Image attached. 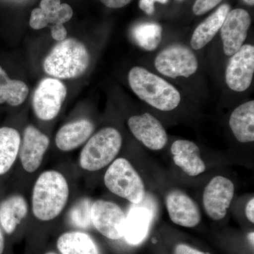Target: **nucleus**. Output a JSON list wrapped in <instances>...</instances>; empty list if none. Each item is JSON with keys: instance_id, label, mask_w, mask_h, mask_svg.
<instances>
[{"instance_id": "obj_1", "label": "nucleus", "mask_w": 254, "mask_h": 254, "mask_svg": "<svg viewBox=\"0 0 254 254\" xmlns=\"http://www.w3.org/2000/svg\"><path fill=\"white\" fill-rule=\"evenodd\" d=\"M69 189L64 176L55 170L44 172L37 179L32 194L33 215L41 221L59 216L67 203Z\"/></svg>"}, {"instance_id": "obj_2", "label": "nucleus", "mask_w": 254, "mask_h": 254, "mask_svg": "<svg viewBox=\"0 0 254 254\" xmlns=\"http://www.w3.org/2000/svg\"><path fill=\"white\" fill-rule=\"evenodd\" d=\"M128 83L132 91L145 103L162 111H171L180 105V92L173 85L140 66L128 73Z\"/></svg>"}, {"instance_id": "obj_3", "label": "nucleus", "mask_w": 254, "mask_h": 254, "mask_svg": "<svg viewBox=\"0 0 254 254\" xmlns=\"http://www.w3.org/2000/svg\"><path fill=\"white\" fill-rule=\"evenodd\" d=\"M90 55L86 47L75 38L60 41L51 50L43 63L50 76L58 78L78 77L89 66Z\"/></svg>"}, {"instance_id": "obj_4", "label": "nucleus", "mask_w": 254, "mask_h": 254, "mask_svg": "<svg viewBox=\"0 0 254 254\" xmlns=\"http://www.w3.org/2000/svg\"><path fill=\"white\" fill-rule=\"evenodd\" d=\"M123 145V137L113 127L102 128L88 139L81 150L79 165L83 170L95 172L115 160Z\"/></svg>"}, {"instance_id": "obj_5", "label": "nucleus", "mask_w": 254, "mask_h": 254, "mask_svg": "<svg viewBox=\"0 0 254 254\" xmlns=\"http://www.w3.org/2000/svg\"><path fill=\"white\" fill-rule=\"evenodd\" d=\"M104 182L112 193L133 204H140L144 199L143 180L127 159H116L110 165L105 174Z\"/></svg>"}, {"instance_id": "obj_6", "label": "nucleus", "mask_w": 254, "mask_h": 254, "mask_svg": "<svg viewBox=\"0 0 254 254\" xmlns=\"http://www.w3.org/2000/svg\"><path fill=\"white\" fill-rule=\"evenodd\" d=\"M73 9L67 4H61L60 0H41L40 7L32 11L30 26L40 30L49 26L55 41L66 39L67 31L64 26L73 16Z\"/></svg>"}, {"instance_id": "obj_7", "label": "nucleus", "mask_w": 254, "mask_h": 254, "mask_svg": "<svg viewBox=\"0 0 254 254\" xmlns=\"http://www.w3.org/2000/svg\"><path fill=\"white\" fill-rule=\"evenodd\" d=\"M198 61L192 50L187 47L175 45L160 52L155 60L159 72L168 77L188 78L198 69Z\"/></svg>"}, {"instance_id": "obj_8", "label": "nucleus", "mask_w": 254, "mask_h": 254, "mask_svg": "<svg viewBox=\"0 0 254 254\" xmlns=\"http://www.w3.org/2000/svg\"><path fill=\"white\" fill-rule=\"evenodd\" d=\"M66 86L57 78H46L41 81L34 92L33 108L40 120L49 121L58 116L66 98Z\"/></svg>"}, {"instance_id": "obj_9", "label": "nucleus", "mask_w": 254, "mask_h": 254, "mask_svg": "<svg viewBox=\"0 0 254 254\" xmlns=\"http://www.w3.org/2000/svg\"><path fill=\"white\" fill-rule=\"evenodd\" d=\"M91 220L92 225L107 238L116 240L124 237L126 215L116 203L95 200L92 203Z\"/></svg>"}, {"instance_id": "obj_10", "label": "nucleus", "mask_w": 254, "mask_h": 254, "mask_svg": "<svg viewBox=\"0 0 254 254\" xmlns=\"http://www.w3.org/2000/svg\"><path fill=\"white\" fill-rule=\"evenodd\" d=\"M234 194L235 185L231 180L222 176L212 179L203 191V206L207 215L214 220L225 218Z\"/></svg>"}, {"instance_id": "obj_11", "label": "nucleus", "mask_w": 254, "mask_h": 254, "mask_svg": "<svg viewBox=\"0 0 254 254\" xmlns=\"http://www.w3.org/2000/svg\"><path fill=\"white\" fill-rule=\"evenodd\" d=\"M254 73V47L242 46L232 55L226 69L225 78L227 86L232 91L243 92L252 83Z\"/></svg>"}, {"instance_id": "obj_12", "label": "nucleus", "mask_w": 254, "mask_h": 254, "mask_svg": "<svg viewBox=\"0 0 254 254\" xmlns=\"http://www.w3.org/2000/svg\"><path fill=\"white\" fill-rule=\"evenodd\" d=\"M251 23L250 15L246 10L229 11L220 28L224 53L227 56H232L243 46Z\"/></svg>"}, {"instance_id": "obj_13", "label": "nucleus", "mask_w": 254, "mask_h": 254, "mask_svg": "<svg viewBox=\"0 0 254 254\" xmlns=\"http://www.w3.org/2000/svg\"><path fill=\"white\" fill-rule=\"evenodd\" d=\"M49 144L48 136L36 127L29 125L25 128L19 149L20 160L25 171L33 173L40 168Z\"/></svg>"}, {"instance_id": "obj_14", "label": "nucleus", "mask_w": 254, "mask_h": 254, "mask_svg": "<svg viewBox=\"0 0 254 254\" xmlns=\"http://www.w3.org/2000/svg\"><path fill=\"white\" fill-rule=\"evenodd\" d=\"M128 125L133 136L150 150L163 149L168 143V135L163 125L149 113L131 117Z\"/></svg>"}, {"instance_id": "obj_15", "label": "nucleus", "mask_w": 254, "mask_h": 254, "mask_svg": "<svg viewBox=\"0 0 254 254\" xmlns=\"http://www.w3.org/2000/svg\"><path fill=\"white\" fill-rule=\"evenodd\" d=\"M169 216L176 225L194 227L201 219L200 210L194 200L181 190H172L165 198Z\"/></svg>"}, {"instance_id": "obj_16", "label": "nucleus", "mask_w": 254, "mask_h": 254, "mask_svg": "<svg viewBox=\"0 0 254 254\" xmlns=\"http://www.w3.org/2000/svg\"><path fill=\"white\" fill-rule=\"evenodd\" d=\"M174 163L185 173L191 177L205 172L206 167L200 158V149L193 142L177 140L171 146Z\"/></svg>"}, {"instance_id": "obj_17", "label": "nucleus", "mask_w": 254, "mask_h": 254, "mask_svg": "<svg viewBox=\"0 0 254 254\" xmlns=\"http://www.w3.org/2000/svg\"><path fill=\"white\" fill-rule=\"evenodd\" d=\"M93 129V124L86 119L66 124L57 133L55 143L60 150L71 151L89 139Z\"/></svg>"}, {"instance_id": "obj_18", "label": "nucleus", "mask_w": 254, "mask_h": 254, "mask_svg": "<svg viewBox=\"0 0 254 254\" xmlns=\"http://www.w3.org/2000/svg\"><path fill=\"white\" fill-rule=\"evenodd\" d=\"M153 214L149 208L134 205L128 210L125 224V241L130 245H138L148 235Z\"/></svg>"}, {"instance_id": "obj_19", "label": "nucleus", "mask_w": 254, "mask_h": 254, "mask_svg": "<svg viewBox=\"0 0 254 254\" xmlns=\"http://www.w3.org/2000/svg\"><path fill=\"white\" fill-rule=\"evenodd\" d=\"M232 133L241 143L254 141V101L247 102L232 112L229 121Z\"/></svg>"}, {"instance_id": "obj_20", "label": "nucleus", "mask_w": 254, "mask_h": 254, "mask_svg": "<svg viewBox=\"0 0 254 254\" xmlns=\"http://www.w3.org/2000/svg\"><path fill=\"white\" fill-rule=\"evenodd\" d=\"M229 11V5H221L195 28L190 40V46L193 50L201 49L213 39L221 28Z\"/></svg>"}, {"instance_id": "obj_21", "label": "nucleus", "mask_w": 254, "mask_h": 254, "mask_svg": "<svg viewBox=\"0 0 254 254\" xmlns=\"http://www.w3.org/2000/svg\"><path fill=\"white\" fill-rule=\"evenodd\" d=\"M26 200L20 195L6 198L0 204V225L6 233H13L28 214Z\"/></svg>"}, {"instance_id": "obj_22", "label": "nucleus", "mask_w": 254, "mask_h": 254, "mask_svg": "<svg viewBox=\"0 0 254 254\" xmlns=\"http://www.w3.org/2000/svg\"><path fill=\"white\" fill-rule=\"evenodd\" d=\"M21 136L15 128H0V175L9 171L19 153Z\"/></svg>"}, {"instance_id": "obj_23", "label": "nucleus", "mask_w": 254, "mask_h": 254, "mask_svg": "<svg viewBox=\"0 0 254 254\" xmlns=\"http://www.w3.org/2000/svg\"><path fill=\"white\" fill-rule=\"evenodd\" d=\"M57 247L62 254H100L94 241L84 232L64 233L58 239Z\"/></svg>"}, {"instance_id": "obj_24", "label": "nucleus", "mask_w": 254, "mask_h": 254, "mask_svg": "<svg viewBox=\"0 0 254 254\" xmlns=\"http://www.w3.org/2000/svg\"><path fill=\"white\" fill-rule=\"evenodd\" d=\"M28 87L24 82L12 80L0 66V104L11 106L22 104L28 95Z\"/></svg>"}, {"instance_id": "obj_25", "label": "nucleus", "mask_w": 254, "mask_h": 254, "mask_svg": "<svg viewBox=\"0 0 254 254\" xmlns=\"http://www.w3.org/2000/svg\"><path fill=\"white\" fill-rule=\"evenodd\" d=\"M132 36L143 49L153 51L162 41V28L158 23H141L133 28Z\"/></svg>"}, {"instance_id": "obj_26", "label": "nucleus", "mask_w": 254, "mask_h": 254, "mask_svg": "<svg viewBox=\"0 0 254 254\" xmlns=\"http://www.w3.org/2000/svg\"><path fill=\"white\" fill-rule=\"evenodd\" d=\"M91 205L89 198H82L76 202L68 213L70 222L79 228H89L92 225Z\"/></svg>"}, {"instance_id": "obj_27", "label": "nucleus", "mask_w": 254, "mask_h": 254, "mask_svg": "<svg viewBox=\"0 0 254 254\" xmlns=\"http://www.w3.org/2000/svg\"><path fill=\"white\" fill-rule=\"evenodd\" d=\"M222 0H195L193 6V13L195 15L204 14L220 4Z\"/></svg>"}, {"instance_id": "obj_28", "label": "nucleus", "mask_w": 254, "mask_h": 254, "mask_svg": "<svg viewBox=\"0 0 254 254\" xmlns=\"http://www.w3.org/2000/svg\"><path fill=\"white\" fill-rule=\"evenodd\" d=\"M168 0H140L139 7L147 14L151 15L155 11V2L166 4Z\"/></svg>"}, {"instance_id": "obj_29", "label": "nucleus", "mask_w": 254, "mask_h": 254, "mask_svg": "<svg viewBox=\"0 0 254 254\" xmlns=\"http://www.w3.org/2000/svg\"><path fill=\"white\" fill-rule=\"evenodd\" d=\"M175 254H210L200 252V251L192 248L190 246L180 244L175 248Z\"/></svg>"}, {"instance_id": "obj_30", "label": "nucleus", "mask_w": 254, "mask_h": 254, "mask_svg": "<svg viewBox=\"0 0 254 254\" xmlns=\"http://www.w3.org/2000/svg\"><path fill=\"white\" fill-rule=\"evenodd\" d=\"M100 1L108 7L118 9L129 4L131 0H100Z\"/></svg>"}, {"instance_id": "obj_31", "label": "nucleus", "mask_w": 254, "mask_h": 254, "mask_svg": "<svg viewBox=\"0 0 254 254\" xmlns=\"http://www.w3.org/2000/svg\"><path fill=\"white\" fill-rule=\"evenodd\" d=\"M246 216L252 223L254 222V198H252L247 203L245 209Z\"/></svg>"}, {"instance_id": "obj_32", "label": "nucleus", "mask_w": 254, "mask_h": 254, "mask_svg": "<svg viewBox=\"0 0 254 254\" xmlns=\"http://www.w3.org/2000/svg\"><path fill=\"white\" fill-rule=\"evenodd\" d=\"M4 250V237L2 230L0 227V254H2Z\"/></svg>"}, {"instance_id": "obj_33", "label": "nucleus", "mask_w": 254, "mask_h": 254, "mask_svg": "<svg viewBox=\"0 0 254 254\" xmlns=\"http://www.w3.org/2000/svg\"><path fill=\"white\" fill-rule=\"evenodd\" d=\"M254 232H250V233L249 234V236H248L249 240H250V244H251V245L253 246V247H254Z\"/></svg>"}, {"instance_id": "obj_34", "label": "nucleus", "mask_w": 254, "mask_h": 254, "mask_svg": "<svg viewBox=\"0 0 254 254\" xmlns=\"http://www.w3.org/2000/svg\"><path fill=\"white\" fill-rule=\"evenodd\" d=\"M245 1L249 5H254V0H245Z\"/></svg>"}, {"instance_id": "obj_35", "label": "nucleus", "mask_w": 254, "mask_h": 254, "mask_svg": "<svg viewBox=\"0 0 254 254\" xmlns=\"http://www.w3.org/2000/svg\"><path fill=\"white\" fill-rule=\"evenodd\" d=\"M46 254H56L53 253V252H49V253H47Z\"/></svg>"}, {"instance_id": "obj_36", "label": "nucleus", "mask_w": 254, "mask_h": 254, "mask_svg": "<svg viewBox=\"0 0 254 254\" xmlns=\"http://www.w3.org/2000/svg\"><path fill=\"white\" fill-rule=\"evenodd\" d=\"M180 1H182V0H180Z\"/></svg>"}]
</instances>
